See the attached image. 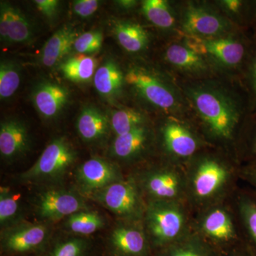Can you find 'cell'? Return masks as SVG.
Segmentation results:
<instances>
[{
	"label": "cell",
	"instance_id": "cell-4",
	"mask_svg": "<svg viewBox=\"0 0 256 256\" xmlns=\"http://www.w3.org/2000/svg\"><path fill=\"white\" fill-rule=\"evenodd\" d=\"M50 233L46 222L31 223L23 220L2 230V249L11 254L33 252L46 244Z\"/></svg>",
	"mask_w": 256,
	"mask_h": 256
},
{
	"label": "cell",
	"instance_id": "cell-23",
	"mask_svg": "<svg viewBox=\"0 0 256 256\" xmlns=\"http://www.w3.org/2000/svg\"><path fill=\"white\" fill-rule=\"evenodd\" d=\"M67 232L78 236H88L104 228L106 220L100 214L90 210H80L65 218Z\"/></svg>",
	"mask_w": 256,
	"mask_h": 256
},
{
	"label": "cell",
	"instance_id": "cell-38",
	"mask_svg": "<svg viewBox=\"0 0 256 256\" xmlns=\"http://www.w3.org/2000/svg\"><path fill=\"white\" fill-rule=\"evenodd\" d=\"M226 8L233 13H239L244 9V3L239 0H226L224 1Z\"/></svg>",
	"mask_w": 256,
	"mask_h": 256
},
{
	"label": "cell",
	"instance_id": "cell-33",
	"mask_svg": "<svg viewBox=\"0 0 256 256\" xmlns=\"http://www.w3.org/2000/svg\"><path fill=\"white\" fill-rule=\"evenodd\" d=\"M248 84L250 89L252 105L256 107V42L249 53L248 64Z\"/></svg>",
	"mask_w": 256,
	"mask_h": 256
},
{
	"label": "cell",
	"instance_id": "cell-11",
	"mask_svg": "<svg viewBox=\"0 0 256 256\" xmlns=\"http://www.w3.org/2000/svg\"><path fill=\"white\" fill-rule=\"evenodd\" d=\"M69 99L66 88L56 82L42 80L32 92V102L43 118H55L60 114Z\"/></svg>",
	"mask_w": 256,
	"mask_h": 256
},
{
	"label": "cell",
	"instance_id": "cell-3",
	"mask_svg": "<svg viewBox=\"0 0 256 256\" xmlns=\"http://www.w3.org/2000/svg\"><path fill=\"white\" fill-rule=\"evenodd\" d=\"M194 102L198 114L217 136L229 138L238 118V110L220 94L207 90H196Z\"/></svg>",
	"mask_w": 256,
	"mask_h": 256
},
{
	"label": "cell",
	"instance_id": "cell-31",
	"mask_svg": "<svg viewBox=\"0 0 256 256\" xmlns=\"http://www.w3.org/2000/svg\"><path fill=\"white\" fill-rule=\"evenodd\" d=\"M88 246V240L76 236L56 242L46 256H86Z\"/></svg>",
	"mask_w": 256,
	"mask_h": 256
},
{
	"label": "cell",
	"instance_id": "cell-21",
	"mask_svg": "<svg viewBox=\"0 0 256 256\" xmlns=\"http://www.w3.org/2000/svg\"><path fill=\"white\" fill-rule=\"evenodd\" d=\"M112 31L120 46L128 52H141L148 46V34L138 24L118 22L114 24Z\"/></svg>",
	"mask_w": 256,
	"mask_h": 256
},
{
	"label": "cell",
	"instance_id": "cell-1",
	"mask_svg": "<svg viewBox=\"0 0 256 256\" xmlns=\"http://www.w3.org/2000/svg\"><path fill=\"white\" fill-rule=\"evenodd\" d=\"M76 158V151L66 138H55L42 152L36 162L20 174L18 180L30 184L60 182L72 169Z\"/></svg>",
	"mask_w": 256,
	"mask_h": 256
},
{
	"label": "cell",
	"instance_id": "cell-18",
	"mask_svg": "<svg viewBox=\"0 0 256 256\" xmlns=\"http://www.w3.org/2000/svg\"><path fill=\"white\" fill-rule=\"evenodd\" d=\"M227 172L223 166L214 161H206L198 168L194 184L197 195L210 196L225 182Z\"/></svg>",
	"mask_w": 256,
	"mask_h": 256
},
{
	"label": "cell",
	"instance_id": "cell-16",
	"mask_svg": "<svg viewBox=\"0 0 256 256\" xmlns=\"http://www.w3.org/2000/svg\"><path fill=\"white\" fill-rule=\"evenodd\" d=\"M124 82L126 79L122 70L112 60H106L98 67L94 77L96 90L108 99L118 95Z\"/></svg>",
	"mask_w": 256,
	"mask_h": 256
},
{
	"label": "cell",
	"instance_id": "cell-14",
	"mask_svg": "<svg viewBox=\"0 0 256 256\" xmlns=\"http://www.w3.org/2000/svg\"><path fill=\"white\" fill-rule=\"evenodd\" d=\"M184 28L194 36H215L226 28L223 18L206 10L190 6L185 14Z\"/></svg>",
	"mask_w": 256,
	"mask_h": 256
},
{
	"label": "cell",
	"instance_id": "cell-8",
	"mask_svg": "<svg viewBox=\"0 0 256 256\" xmlns=\"http://www.w3.org/2000/svg\"><path fill=\"white\" fill-rule=\"evenodd\" d=\"M31 139L26 124L18 119L4 120L0 124V154L8 162L16 161L30 151Z\"/></svg>",
	"mask_w": 256,
	"mask_h": 256
},
{
	"label": "cell",
	"instance_id": "cell-41",
	"mask_svg": "<svg viewBox=\"0 0 256 256\" xmlns=\"http://www.w3.org/2000/svg\"><path fill=\"white\" fill-rule=\"evenodd\" d=\"M252 152L254 154H256V136L255 139L252 141Z\"/></svg>",
	"mask_w": 256,
	"mask_h": 256
},
{
	"label": "cell",
	"instance_id": "cell-28",
	"mask_svg": "<svg viewBox=\"0 0 256 256\" xmlns=\"http://www.w3.org/2000/svg\"><path fill=\"white\" fill-rule=\"evenodd\" d=\"M110 118L111 130L117 136L124 134L143 126L144 117L140 112L130 108L114 111Z\"/></svg>",
	"mask_w": 256,
	"mask_h": 256
},
{
	"label": "cell",
	"instance_id": "cell-36",
	"mask_svg": "<svg viewBox=\"0 0 256 256\" xmlns=\"http://www.w3.org/2000/svg\"><path fill=\"white\" fill-rule=\"evenodd\" d=\"M34 2L37 9L48 20H53L56 16L60 5L57 0H36Z\"/></svg>",
	"mask_w": 256,
	"mask_h": 256
},
{
	"label": "cell",
	"instance_id": "cell-20",
	"mask_svg": "<svg viewBox=\"0 0 256 256\" xmlns=\"http://www.w3.org/2000/svg\"><path fill=\"white\" fill-rule=\"evenodd\" d=\"M97 60L86 54L68 57L60 64V69L64 78L76 84L90 82L97 70Z\"/></svg>",
	"mask_w": 256,
	"mask_h": 256
},
{
	"label": "cell",
	"instance_id": "cell-2",
	"mask_svg": "<svg viewBox=\"0 0 256 256\" xmlns=\"http://www.w3.org/2000/svg\"><path fill=\"white\" fill-rule=\"evenodd\" d=\"M88 210L90 208L82 194L58 186L42 190L35 201L36 215L46 223L58 222L76 212Z\"/></svg>",
	"mask_w": 256,
	"mask_h": 256
},
{
	"label": "cell",
	"instance_id": "cell-27",
	"mask_svg": "<svg viewBox=\"0 0 256 256\" xmlns=\"http://www.w3.org/2000/svg\"><path fill=\"white\" fill-rule=\"evenodd\" d=\"M204 228L210 236L220 240H228L234 236L232 222L228 216L222 210H214L207 216Z\"/></svg>",
	"mask_w": 256,
	"mask_h": 256
},
{
	"label": "cell",
	"instance_id": "cell-24",
	"mask_svg": "<svg viewBox=\"0 0 256 256\" xmlns=\"http://www.w3.org/2000/svg\"><path fill=\"white\" fill-rule=\"evenodd\" d=\"M20 198L9 188H0V226L2 230L23 222Z\"/></svg>",
	"mask_w": 256,
	"mask_h": 256
},
{
	"label": "cell",
	"instance_id": "cell-29",
	"mask_svg": "<svg viewBox=\"0 0 256 256\" xmlns=\"http://www.w3.org/2000/svg\"><path fill=\"white\" fill-rule=\"evenodd\" d=\"M21 82L18 65L11 60H2L0 64V98L9 99L18 90Z\"/></svg>",
	"mask_w": 256,
	"mask_h": 256
},
{
	"label": "cell",
	"instance_id": "cell-15",
	"mask_svg": "<svg viewBox=\"0 0 256 256\" xmlns=\"http://www.w3.org/2000/svg\"><path fill=\"white\" fill-rule=\"evenodd\" d=\"M78 36L76 31L72 26H64L56 32L42 48V64L52 67L60 63L74 48V42Z\"/></svg>",
	"mask_w": 256,
	"mask_h": 256
},
{
	"label": "cell",
	"instance_id": "cell-26",
	"mask_svg": "<svg viewBox=\"0 0 256 256\" xmlns=\"http://www.w3.org/2000/svg\"><path fill=\"white\" fill-rule=\"evenodd\" d=\"M142 10L146 18L158 28H169L174 24V16L168 2L164 0L143 1Z\"/></svg>",
	"mask_w": 256,
	"mask_h": 256
},
{
	"label": "cell",
	"instance_id": "cell-30",
	"mask_svg": "<svg viewBox=\"0 0 256 256\" xmlns=\"http://www.w3.org/2000/svg\"><path fill=\"white\" fill-rule=\"evenodd\" d=\"M165 56L168 62L176 66L186 69H197L202 66L201 56L186 46L174 44L166 50Z\"/></svg>",
	"mask_w": 256,
	"mask_h": 256
},
{
	"label": "cell",
	"instance_id": "cell-35",
	"mask_svg": "<svg viewBox=\"0 0 256 256\" xmlns=\"http://www.w3.org/2000/svg\"><path fill=\"white\" fill-rule=\"evenodd\" d=\"M98 6L99 2L97 0H78L74 2L73 10L80 18H86L94 14Z\"/></svg>",
	"mask_w": 256,
	"mask_h": 256
},
{
	"label": "cell",
	"instance_id": "cell-37",
	"mask_svg": "<svg viewBox=\"0 0 256 256\" xmlns=\"http://www.w3.org/2000/svg\"><path fill=\"white\" fill-rule=\"evenodd\" d=\"M186 46L196 54L200 56L207 54L204 38L202 37L190 34V36L186 38Z\"/></svg>",
	"mask_w": 256,
	"mask_h": 256
},
{
	"label": "cell",
	"instance_id": "cell-39",
	"mask_svg": "<svg viewBox=\"0 0 256 256\" xmlns=\"http://www.w3.org/2000/svg\"><path fill=\"white\" fill-rule=\"evenodd\" d=\"M118 4L120 5L124 9H130L136 4V2L131 1V0H122V1H118Z\"/></svg>",
	"mask_w": 256,
	"mask_h": 256
},
{
	"label": "cell",
	"instance_id": "cell-32",
	"mask_svg": "<svg viewBox=\"0 0 256 256\" xmlns=\"http://www.w3.org/2000/svg\"><path fill=\"white\" fill-rule=\"evenodd\" d=\"M104 36L100 31L85 32L75 40L74 48L80 54L94 53L100 50Z\"/></svg>",
	"mask_w": 256,
	"mask_h": 256
},
{
	"label": "cell",
	"instance_id": "cell-13",
	"mask_svg": "<svg viewBox=\"0 0 256 256\" xmlns=\"http://www.w3.org/2000/svg\"><path fill=\"white\" fill-rule=\"evenodd\" d=\"M109 244L120 256H142L146 250V238L142 230L122 224L111 232Z\"/></svg>",
	"mask_w": 256,
	"mask_h": 256
},
{
	"label": "cell",
	"instance_id": "cell-10",
	"mask_svg": "<svg viewBox=\"0 0 256 256\" xmlns=\"http://www.w3.org/2000/svg\"><path fill=\"white\" fill-rule=\"evenodd\" d=\"M34 34L31 24L22 12L5 2L0 4V38L4 43L28 44Z\"/></svg>",
	"mask_w": 256,
	"mask_h": 256
},
{
	"label": "cell",
	"instance_id": "cell-7",
	"mask_svg": "<svg viewBox=\"0 0 256 256\" xmlns=\"http://www.w3.org/2000/svg\"><path fill=\"white\" fill-rule=\"evenodd\" d=\"M124 79L146 100L160 108L169 110L176 104V99L170 89L148 72L131 69L124 76Z\"/></svg>",
	"mask_w": 256,
	"mask_h": 256
},
{
	"label": "cell",
	"instance_id": "cell-19",
	"mask_svg": "<svg viewBox=\"0 0 256 256\" xmlns=\"http://www.w3.org/2000/svg\"><path fill=\"white\" fill-rule=\"evenodd\" d=\"M146 140L148 132L143 126L117 136L111 146V156L121 160L130 159L142 150Z\"/></svg>",
	"mask_w": 256,
	"mask_h": 256
},
{
	"label": "cell",
	"instance_id": "cell-22",
	"mask_svg": "<svg viewBox=\"0 0 256 256\" xmlns=\"http://www.w3.org/2000/svg\"><path fill=\"white\" fill-rule=\"evenodd\" d=\"M165 144L172 152L180 156H188L194 153L196 142L188 130L175 122L166 124L163 129Z\"/></svg>",
	"mask_w": 256,
	"mask_h": 256
},
{
	"label": "cell",
	"instance_id": "cell-5",
	"mask_svg": "<svg viewBox=\"0 0 256 256\" xmlns=\"http://www.w3.org/2000/svg\"><path fill=\"white\" fill-rule=\"evenodd\" d=\"M114 214L122 218L136 216L140 212L137 190L130 182H118L88 196Z\"/></svg>",
	"mask_w": 256,
	"mask_h": 256
},
{
	"label": "cell",
	"instance_id": "cell-42",
	"mask_svg": "<svg viewBox=\"0 0 256 256\" xmlns=\"http://www.w3.org/2000/svg\"><path fill=\"white\" fill-rule=\"evenodd\" d=\"M252 16L256 18V3L255 4V8H254V14H252Z\"/></svg>",
	"mask_w": 256,
	"mask_h": 256
},
{
	"label": "cell",
	"instance_id": "cell-9",
	"mask_svg": "<svg viewBox=\"0 0 256 256\" xmlns=\"http://www.w3.org/2000/svg\"><path fill=\"white\" fill-rule=\"evenodd\" d=\"M146 222L156 242H164L175 238L181 230L182 215L174 207L160 202L151 204L146 214Z\"/></svg>",
	"mask_w": 256,
	"mask_h": 256
},
{
	"label": "cell",
	"instance_id": "cell-40",
	"mask_svg": "<svg viewBox=\"0 0 256 256\" xmlns=\"http://www.w3.org/2000/svg\"><path fill=\"white\" fill-rule=\"evenodd\" d=\"M172 256H201L196 252H191V250H182L175 254Z\"/></svg>",
	"mask_w": 256,
	"mask_h": 256
},
{
	"label": "cell",
	"instance_id": "cell-25",
	"mask_svg": "<svg viewBox=\"0 0 256 256\" xmlns=\"http://www.w3.org/2000/svg\"><path fill=\"white\" fill-rule=\"evenodd\" d=\"M144 185L150 194L160 198H172L178 193V178L166 172L150 174L144 180Z\"/></svg>",
	"mask_w": 256,
	"mask_h": 256
},
{
	"label": "cell",
	"instance_id": "cell-12",
	"mask_svg": "<svg viewBox=\"0 0 256 256\" xmlns=\"http://www.w3.org/2000/svg\"><path fill=\"white\" fill-rule=\"evenodd\" d=\"M76 128L79 136L84 142H100L110 132V118L99 109L88 106L79 114Z\"/></svg>",
	"mask_w": 256,
	"mask_h": 256
},
{
	"label": "cell",
	"instance_id": "cell-6",
	"mask_svg": "<svg viewBox=\"0 0 256 256\" xmlns=\"http://www.w3.org/2000/svg\"><path fill=\"white\" fill-rule=\"evenodd\" d=\"M75 180L79 192L88 197L122 178L118 168L114 163L102 158H92L78 166Z\"/></svg>",
	"mask_w": 256,
	"mask_h": 256
},
{
	"label": "cell",
	"instance_id": "cell-34",
	"mask_svg": "<svg viewBox=\"0 0 256 256\" xmlns=\"http://www.w3.org/2000/svg\"><path fill=\"white\" fill-rule=\"evenodd\" d=\"M242 214L249 233L256 244V203L255 202H244L242 203Z\"/></svg>",
	"mask_w": 256,
	"mask_h": 256
},
{
	"label": "cell",
	"instance_id": "cell-17",
	"mask_svg": "<svg viewBox=\"0 0 256 256\" xmlns=\"http://www.w3.org/2000/svg\"><path fill=\"white\" fill-rule=\"evenodd\" d=\"M207 54L213 56L226 65L237 66L247 55V46L244 42L230 38L204 40Z\"/></svg>",
	"mask_w": 256,
	"mask_h": 256
}]
</instances>
